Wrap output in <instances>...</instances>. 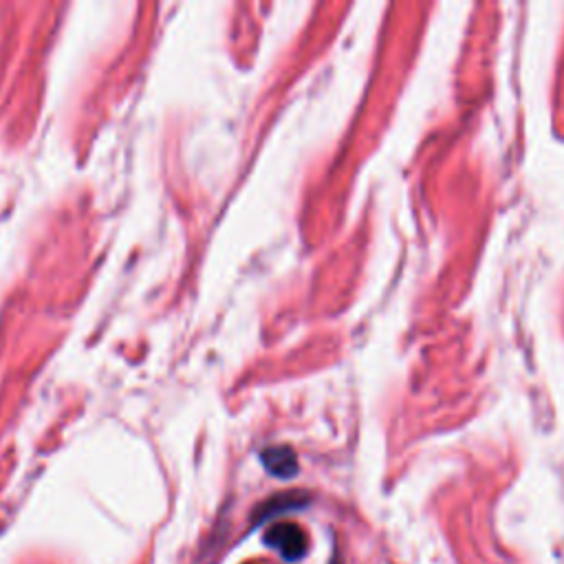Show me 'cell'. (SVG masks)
<instances>
[{
  "label": "cell",
  "instance_id": "cell-1",
  "mask_svg": "<svg viewBox=\"0 0 564 564\" xmlns=\"http://www.w3.org/2000/svg\"><path fill=\"white\" fill-rule=\"evenodd\" d=\"M265 542L285 560H300L309 549L305 529L296 523H289V520L271 525L265 534Z\"/></svg>",
  "mask_w": 564,
  "mask_h": 564
},
{
  "label": "cell",
  "instance_id": "cell-2",
  "mask_svg": "<svg viewBox=\"0 0 564 564\" xmlns=\"http://www.w3.org/2000/svg\"><path fill=\"white\" fill-rule=\"evenodd\" d=\"M260 459H263L267 472L278 476V479H291V476L298 472L296 452L289 446L267 448L263 454H260Z\"/></svg>",
  "mask_w": 564,
  "mask_h": 564
},
{
  "label": "cell",
  "instance_id": "cell-3",
  "mask_svg": "<svg viewBox=\"0 0 564 564\" xmlns=\"http://www.w3.org/2000/svg\"><path fill=\"white\" fill-rule=\"evenodd\" d=\"M307 503V496L305 494H280L269 498V501L260 507V512L256 514L258 520H267L271 514H278V512H287V509H296L302 507Z\"/></svg>",
  "mask_w": 564,
  "mask_h": 564
}]
</instances>
